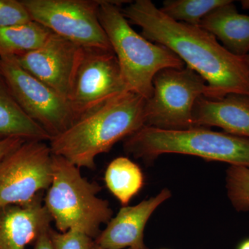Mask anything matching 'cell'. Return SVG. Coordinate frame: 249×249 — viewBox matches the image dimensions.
I'll use <instances>...</instances> for the list:
<instances>
[{
	"label": "cell",
	"instance_id": "16",
	"mask_svg": "<svg viewBox=\"0 0 249 249\" xmlns=\"http://www.w3.org/2000/svg\"><path fill=\"white\" fill-rule=\"evenodd\" d=\"M16 137L27 140H51L39 124L23 111L0 73V137Z\"/></svg>",
	"mask_w": 249,
	"mask_h": 249
},
{
	"label": "cell",
	"instance_id": "18",
	"mask_svg": "<svg viewBox=\"0 0 249 249\" xmlns=\"http://www.w3.org/2000/svg\"><path fill=\"white\" fill-rule=\"evenodd\" d=\"M104 178L108 190L124 206L138 194L144 184L140 167L124 157H117L108 165Z\"/></svg>",
	"mask_w": 249,
	"mask_h": 249
},
{
	"label": "cell",
	"instance_id": "23",
	"mask_svg": "<svg viewBox=\"0 0 249 249\" xmlns=\"http://www.w3.org/2000/svg\"><path fill=\"white\" fill-rule=\"evenodd\" d=\"M27 140L16 137H3L0 139V160Z\"/></svg>",
	"mask_w": 249,
	"mask_h": 249
},
{
	"label": "cell",
	"instance_id": "7",
	"mask_svg": "<svg viewBox=\"0 0 249 249\" xmlns=\"http://www.w3.org/2000/svg\"><path fill=\"white\" fill-rule=\"evenodd\" d=\"M31 20L83 48L112 50L98 18L99 0H21Z\"/></svg>",
	"mask_w": 249,
	"mask_h": 249
},
{
	"label": "cell",
	"instance_id": "12",
	"mask_svg": "<svg viewBox=\"0 0 249 249\" xmlns=\"http://www.w3.org/2000/svg\"><path fill=\"white\" fill-rule=\"evenodd\" d=\"M168 188L139 204L121 208L116 217L94 240L103 249H150L144 242V231L155 210L171 197Z\"/></svg>",
	"mask_w": 249,
	"mask_h": 249
},
{
	"label": "cell",
	"instance_id": "1",
	"mask_svg": "<svg viewBox=\"0 0 249 249\" xmlns=\"http://www.w3.org/2000/svg\"><path fill=\"white\" fill-rule=\"evenodd\" d=\"M121 11L129 24L141 28L145 38L169 49L204 78L209 88L206 97L231 93L249 96L245 57L231 53L209 31L174 20L150 0L131 1Z\"/></svg>",
	"mask_w": 249,
	"mask_h": 249
},
{
	"label": "cell",
	"instance_id": "5",
	"mask_svg": "<svg viewBox=\"0 0 249 249\" xmlns=\"http://www.w3.org/2000/svg\"><path fill=\"white\" fill-rule=\"evenodd\" d=\"M124 149L147 163L163 154H181L249 168V139L203 127L168 130L143 126L124 139Z\"/></svg>",
	"mask_w": 249,
	"mask_h": 249
},
{
	"label": "cell",
	"instance_id": "8",
	"mask_svg": "<svg viewBox=\"0 0 249 249\" xmlns=\"http://www.w3.org/2000/svg\"><path fill=\"white\" fill-rule=\"evenodd\" d=\"M52 156L45 142L27 140L0 160V208L29 204L47 191Z\"/></svg>",
	"mask_w": 249,
	"mask_h": 249
},
{
	"label": "cell",
	"instance_id": "13",
	"mask_svg": "<svg viewBox=\"0 0 249 249\" xmlns=\"http://www.w3.org/2000/svg\"><path fill=\"white\" fill-rule=\"evenodd\" d=\"M52 222L42 194L27 204L0 208V249H25Z\"/></svg>",
	"mask_w": 249,
	"mask_h": 249
},
{
	"label": "cell",
	"instance_id": "26",
	"mask_svg": "<svg viewBox=\"0 0 249 249\" xmlns=\"http://www.w3.org/2000/svg\"><path fill=\"white\" fill-rule=\"evenodd\" d=\"M238 249H249V239L242 242Z\"/></svg>",
	"mask_w": 249,
	"mask_h": 249
},
{
	"label": "cell",
	"instance_id": "2",
	"mask_svg": "<svg viewBox=\"0 0 249 249\" xmlns=\"http://www.w3.org/2000/svg\"><path fill=\"white\" fill-rule=\"evenodd\" d=\"M145 103L138 93L124 91L51 139L52 154L79 168L94 170L98 155L107 153L116 142L145 125Z\"/></svg>",
	"mask_w": 249,
	"mask_h": 249
},
{
	"label": "cell",
	"instance_id": "28",
	"mask_svg": "<svg viewBox=\"0 0 249 249\" xmlns=\"http://www.w3.org/2000/svg\"><path fill=\"white\" fill-rule=\"evenodd\" d=\"M93 249H103L101 248V247H99V246L96 245V244H94V246H93Z\"/></svg>",
	"mask_w": 249,
	"mask_h": 249
},
{
	"label": "cell",
	"instance_id": "4",
	"mask_svg": "<svg viewBox=\"0 0 249 249\" xmlns=\"http://www.w3.org/2000/svg\"><path fill=\"white\" fill-rule=\"evenodd\" d=\"M53 178L44 205L58 231H77L93 240L113 215L109 201L98 196L102 190L89 181L80 168L60 156H52Z\"/></svg>",
	"mask_w": 249,
	"mask_h": 249
},
{
	"label": "cell",
	"instance_id": "24",
	"mask_svg": "<svg viewBox=\"0 0 249 249\" xmlns=\"http://www.w3.org/2000/svg\"><path fill=\"white\" fill-rule=\"evenodd\" d=\"M51 228L52 227L46 229L39 235L37 240L34 242L35 245L34 249H54L53 242L49 232Z\"/></svg>",
	"mask_w": 249,
	"mask_h": 249
},
{
	"label": "cell",
	"instance_id": "6",
	"mask_svg": "<svg viewBox=\"0 0 249 249\" xmlns=\"http://www.w3.org/2000/svg\"><path fill=\"white\" fill-rule=\"evenodd\" d=\"M208 92L204 78L189 67L161 70L154 78L151 97L145 100L144 126L168 130L195 127V105Z\"/></svg>",
	"mask_w": 249,
	"mask_h": 249
},
{
	"label": "cell",
	"instance_id": "9",
	"mask_svg": "<svg viewBox=\"0 0 249 249\" xmlns=\"http://www.w3.org/2000/svg\"><path fill=\"white\" fill-rule=\"evenodd\" d=\"M0 73L18 106L51 139L74 124L70 102L19 66L14 58H0Z\"/></svg>",
	"mask_w": 249,
	"mask_h": 249
},
{
	"label": "cell",
	"instance_id": "27",
	"mask_svg": "<svg viewBox=\"0 0 249 249\" xmlns=\"http://www.w3.org/2000/svg\"><path fill=\"white\" fill-rule=\"evenodd\" d=\"M246 62H247V67H248L249 70V53L247 54V55L245 57Z\"/></svg>",
	"mask_w": 249,
	"mask_h": 249
},
{
	"label": "cell",
	"instance_id": "21",
	"mask_svg": "<svg viewBox=\"0 0 249 249\" xmlns=\"http://www.w3.org/2000/svg\"><path fill=\"white\" fill-rule=\"evenodd\" d=\"M49 232L54 249H93L94 246L93 238L77 231L62 232L51 228Z\"/></svg>",
	"mask_w": 249,
	"mask_h": 249
},
{
	"label": "cell",
	"instance_id": "10",
	"mask_svg": "<svg viewBox=\"0 0 249 249\" xmlns=\"http://www.w3.org/2000/svg\"><path fill=\"white\" fill-rule=\"evenodd\" d=\"M127 91L113 50L83 48L69 99L76 121Z\"/></svg>",
	"mask_w": 249,
	"mask_h": 249
},
{
	"label": "cell",
	"instance_id": "25",
	"mask_svg": "<svg viewBox=\"0 0 249 249\" xmlns=\"http://www.w3.org/2000/svg\"><path fill=\"white\" fill-rule=\"evenodd\" d=\"M240 4L243 9L249 10V0H242Z\"/></svg>",
	"mask_w": 249,
	"mask_h": 249
},
{
	"label": "cell",
	"instance_id": "19",
	"mask_svg": "<svg viewBox=\"0 0 249 249\" xmlns=\"http://www.w3.org/2000/svg\"><path fill=\"white\" fill-rule=\"evenodd\" d=\"M230 0H166L160 11L178 22L199 27L201 21L214 9Z\"/></svg>",
	"mask_w": 249,
	"mask_h": 249
},
{
	"label": "cell",
	"instance_id": "22",
	"mask_svg": "<svg viewBox=\"0 0 249 249\" xmlns=\"http://www.w3.org/2000/svg\"><path fill=\"white\" fill-rule=\"evenodd\" d=\"M29 21L31 18L21 0H0V28Z\"/></svg>",
	"mask_w": 249,
	"mask_h": 249
},
{
	"label": "cell",
	"instance_id": "3",
	"mask_svg": "<svg viewBox=\"0 0 249 249\" xmlns=\"http://www.w3.org/2000/svg\"><path fill=\"white\" fill-rule=\"evenodd\" d=\"M123 2L99 0L98 18L127 90L147 100L153 92V80L157 73L164 69H182L185 64L169 49L136 32L119 7Z\"/></svg>",
	"mask_w": 249,
	"mask_h": 249
},
{
	"label": "cell",
	"instance_id": "11",
	"mask_svg": "<svg viewBox=\"0 0 249 249\" xmlns=\"http://www.w3.org/2000/svg\"><path fill=\"white\" fill-rule=\"evenodd\" d=\"M82 52L83 47L52 33L40 47L14 58L69 101Z\"/></svg>",
	"mask_w": 249,
	"mask_h": 249
},
{
	"label": "cell",
	"instance_id": "15",
	"mask_svg": "<svg viewBox=\"0 0 249 249\" xmlns=\"http://www.w3.org/2000/svg\"><path fill=\"white\" fill-rule=\"evenodd\" d=\"M199 27L234 55L245 57L249 53V16L240 14L231 0L210 13Z\"/></svg>",
	"mask_w": 249,
	"mask_h": 249
},
{
	"label": "cell",
	"instance_id": "14",
	"mask_svg": "<svg viewBox=\"0 0 249 249\" xmlns=\"http://www.w3.org/2000/svg\"><path fill=\"white\" fill-rule=\"evenodd\" d=\"M193 125L220 127L226 133L249 139V96L231 93L220 98L202 96L193 113Z\"/></svg>",
	"mask_w": 249,
	"mask_h": 249
},
{
	"label": "cell",
	"instance_id": "29",
	"mask_svg": "<svg viewBox=\"0 0 249 249\" xmlns=\"http://www.w3.org/2000/svg\"><path fill=\"white\" fill-rule=\"evenodd\" d=\"M3 138V137H0V139Z\"/></svg>",
	"mask_w": 249,
	"mask_h": 249
},
{
	"label": "cell",
	"instance_id": "20",
	"mask_svg": "<svg viewBox=\"0 0 249 249\" xmlns=\"http://www.w3.org/2000/svg\"><path fill=\"white\" fill-rule=\"evenodd\" d=\"M229 199L237 211H249V168L231 165L227 171Z\"/></svg>",
	"mask_w": 249,
	"mask_h": 249
},
{
	"label": "cell",
	"instance_id": "17",
	"mask_svg": "<svg viewBox=\"0 0 249 249\" xmlns=\"http://www.w3.org/2000/svg\"><path fill=\"white\" fill-rule=\"evenodd\" d=\"M52 33L33 20L0 28V58H14L35 50Z\"/></svg>",
	"mask_w": 249,
	"mask_h": 249
}]
</instances>
